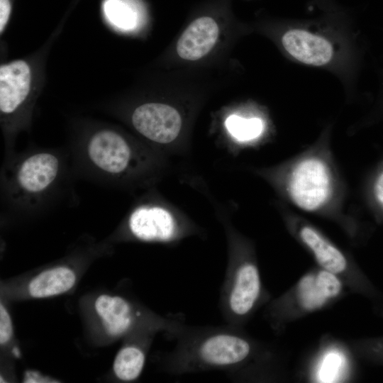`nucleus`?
I'll return each mask as SVG.
<instances>
[{
    "label": "nucleus",
    "mask_w": 383,
    "mask_h": 383,
    "mask_svg": "<svg viewBox=\"0 0 383 383\" xmlns=\"http://www.w3.org/2000/svg\"><path fill=\"white\" fill-rule=\"evenodd\" d=\"M279 41L294 62L332 73L348 93L355 89L363 50L345 9L323 12L314 18L288 21L280 30Z\"/></svg>",
    "instance_id": "nucleus-1"
},
{
    "label": "nucleus",
    "mask_w": 383,
    "mask_h": 383,
    "mask_svg": "<svg viewBox=\"0 0 383 383\" xmlns=\"http://www.w3.org/2000/svg\"><path fill=\"white\" fill-rule=\"evenodd\" d=\"M176 344L166 357V370L173 375L223 371L231 377L249 359L253 347L238 326L184 324L174 336Z\"/></svg>",
    "instance_id": "nucleus-2"
},
{
    "label": "nucleus",
    "mask_w": 383,
    "mask_h": 383,
    "mask_svg": "<svg viewBox=\"0 0 383 383\" xmlns=\"http://www.w3.org/2000/svg\"><path fill=\"white\" fill-rule=\"evenodd\" d=\"M331 129L326 127L311 148L293 159L286 172L287 196L305 212L333 210L340 202V180L328 153Z\"/></svg>",
    "instance_id": "nucleus-3"
},
{
    "label": "nucleus",
    "mask_w": 383,
    "mask_h": 383,
    "mask_svg": "<svg viewBox=\"0 0 383 383\" xmlns=\"http://www.w3.org/2000/svg\"><path fill=\"white\" fill-rule=\"evenodd\" d=\"M261 293L257 265L242 255L231 257L219 297V309L226 323L238 327L252 312Z\"/></svg>",
    "instance_id": "nucleus-4"
},
{
    "label": "nucleus",
    "mask_w": 383,
    "mask_h": 383,
    "mask_svg": "<svg viewBox=\"0 0 383 383\" xmlns=\"http://www.w3.org/2000/svg\"><path fill=\"white\" fill-rule=\"evenodd\" d=\"M87 154L94 166L109 175L118 176L129 167L131 147L119 133L109 129L94 133L87 145Z\"/></svg>",
    "instance_id": "nucleus-5"
},
{
    "label": "nucleus",
    "mask_w": 383,
    "mask_h": 383,
    "mask_svg": "<svg viewBox=\"0 0 383 383\" xmlns=\"http://www.w3.org/2000/svg\"><path fill=\"white\" fill-rule=\"evenodd\" d=\"M131 120L138 133L158 143L173 141L182 126L178 111L169 105L160 103H147L138 106Z\"/></svg>",
    "instance_id": "nucleus-6"
},
{
    "label": "nucleus",
    "mask_w": 383,
    "mask_h": 383,
    "mask_svg": "<svg viewBox=\"0 0 383 383\" xmlns=\"http://www.w3.org/2000/svg\"><path fill=\"white\" fill-rule=\"evenodd\" d=\"M131 233L145 241L170 242L176 240L181 229L172 215L158 206H142L135 209L128 220Z\"/></svg>",
    "instance_id": "nucleus-7"
},
{
    "label": "nucleus",
    "mask_w": 383,
    "mask_h": 383,
    "mask_svg": "<svg viewBox=\"0 0 383 383\" xmlns=\"http://www.w3.org/2000/svg\"><path fill=\"white\" fill-rule=\"evenodd\" d=\"M32 73L28 63L17 60L0 67V112L1 117L16 113L31 90Z\"/></svg>",
    "instance_id": "nucleus-8"
},
{
    "label": "nucleus",
    "mask_w": 383,
    "mask_h": 383,
    "mask_svg": "<svg viewBox=\"0 0 383 383\" xmlns=\"http://www.w3.org/2000/svg\"><path fill=\"white\" fill-rule=\"evenodd\" d=\"M58 157L48 152H36L23 160L18 167V187L28 194L46 191L55 181L60 170Z\"/></svg>",
    "instance_id": "nucleus-9"
},
{
    "label": "nucleus",
    "mask_w": 383,
    "mask_h": 383,
    "mask_svg": "<svg viewBox=\"0 0 383 383\" xmlns=\"http://www.w3.org/2000/svg\"><path fill=\"white\" fill-rule=\"evenodd\" d=\"M219 29L215 20L203 16L194 20L183 32L177 43L180 57L196 60L206 55L215 45Z\"/></svg>",
    "instance_id": "nucleus-10"
},
{
    "label": "nucleus",
    "mask_w": 383,
    "mask_h": 383,
    "mask_svg": "<svg viewBox=\"0 0 383 383\" xmlns=\"http://www.w3.org/2000/svg\"><path fill=\"white\" fill-rule=\"evenodd\" d=\"M95 309L103 319L106 331L112 335H119L130 331L143 316L121 296L101 295L95 301Z\"/></svg>",
    "instance_id": "nucleus-11"
},
{
    "label": "nucleus",
    "mask_w": 383,
    "mask_h": 383,
    "mask_svg": "<svg viewBox=\"0 0 383 383\" xmlns=\"http://www.w3.org/2000/svg\"><path fill=\"white\" fill-rule=\"evenodd\" d=\"M299 236L325 270L333 273L341 272L345 270L347 262L343 254L312 226H301Z\"/></svg>",
    "instance_id": "nucleus-12"
},
{
    "label": "nucleus",
    "mask_w": 383,
    "mask_h": 383,
    "mask_svg": "<svg viewBox=\"0 0 383 383\" xmlns=\"http://www.w3.org/2000/svg\"><path fill=\"white\" fill-rule=\"evenodd\" d=\"M75 279V274L69 268H53L35 277L29 284V292L36 298L62 294L73 287Z\"/></svg>",
    "instance_id": "nucleus-13"
},
{
    "label": "nucleus",
    "mask_w": 383,
    "mask_h": 383,
    "mask_svg": "<svg viewBox=\"0 0 383 383\" xmlns=\"http://www.w3.org/2000/svg\"><path fill=\"white\" fill-rule=\"evenodd\" d=\"M145 361L144 350L138 345H129L123 348L117 354L113 363V371L121 380H135L140 376Z\"/></svg>",
    "instance_id": "nucleus-14"
},
{
    "label": "nucleus",
    "mask_w": 383,
    "mask_h": 383,
    "mask_svg": "<svg viewBox=\"0 0 383 383\" xmlns=\"http://www.w3.org/2000/svg\"><path fill=\"white\" fill-rule=\"evenodd\" d=\"M225 125L229 133L240 142L258 139L265 128V122L260 117L245 118L235 114L226 118Z\"/></svg>",
    "instance_id": "nucleus-15"
},
{
    "label": "nucleus",
    "mask_w": 383,
    "mask_h": 383,
    "mask_svg": "<svg viewBox=\"0 0 383 383\" xmlns=\"http://www.w3.org/2000/svg\"><path fill=\"white\" fill-rule=\"evenodd\" d=\"M365 196L370 209L383 220V160L372 170L367 179Z\"/></svg>",
    "instance_id": "nucleus-16"
},
{
    "label": "nucleus",
    "mask_w": 383,
    "mask_h": 383,
    "mask_svg": "<svg viewBox=\"0 0 383 383\" xmlns=\"http://www.w3.org/2000/svg\"><path fill=\"white\" fill-rule=\"evenodd\" d=\"M104 13L110 23L118 28L129 30L136 24L134 11L121 0H108L104 4Z\"/></svg>",
    "instance_id": "nucleus-17"
},
{
    "label": "nucleus",
    "mask_w": 383,
    "mask_h": 383,
    "mask_svg": "<svg viewBox=\"0 0 383 383\" xmlns=\"http://www.w3.org/2000/svg\"><path fill=\"white\" fill-rule=\"evenodd\" d=\"M299 295L301 305L309 310L321 306L327 299L318 287L313 275H307L301 279Z\"/></svg>",
    "instance_id": "nucleus-18"
},
{
    "label": "nucleus",
    "mask_w": 383,
    "mask_h": 383,
    "mask_svg": "<svg viewBox=\"0 0 383 383\" xmlns=\"http://www.w3.org/2000/svg\"><path fill=\"white\" fill-rule=\"evenodd\" d=\"M316 283L326 299L336 296L341 289L340 282L334 273L326 270L318 274Z\"/></svg>",
    "instance_id": "nucleus-19"
},
{
    "label": "nucleus",
    "mask_w": 383,
    "mask_h": 383,
    "mask_svg": "<svg viewBox=\"0 0 383 383\" xmlns=\"http://www.w3.org/2000/svg\"><path fill=\"white\" fill-rule=\"evenodd\" d=\"M12 335V324L11 318L1 304L0 305V343H6Z\"/></svg>",
    "instance_id": "nucleus-20"
},
{
    "label": "nucleus",
    "mask_w": 383,
    "mask_h": 383,
    "mask_svg": "<svg viewBox=\"0 0 383 383\" xmlns=\"http://www.w3.org/2000/svg\"><path fill=\"white\" fill-rule=\"evenodd\" d=\"M340 358L335 354H330L325 359V362L322 365L321 376L323 379H329L333 378V374L338 370Z\"/></svg>",
    "instance_id": "nucleus-21"
},
{
    "label": "nucleus",
    "mask_w": 383,
    "mask_h": 383,
    "mask_svg": "<svg viewBox=\"0 0 383 383\" xmlns=\"http://www.w3.org/2000/svg\"><path fill=\"white\" fill-rule=\"evenodd\" d=\"M11 13L9 0H0V32L3 33L8 23Z\"/></svg>",
    "instance_id": "nucleus-22"
},
{
    "label": "nucleus",
    "mask_w": 383,
    "mask_h": 383,
    "mask_svg": "<svg viewBox=\"0 0 383 383\" xmlns=\"http://www.w3.org/2000/svg\"><path fill=\"white\" fill-rule=\"evenodd\" d=\"M323 12H338L343 10L335 0H313Z\"/></svg>",
    "instance_id": "nucleus-23"
},
{
    "label": "nucleus",
    "mask_w": 383,
    "mask_h": 383,
    "mask_svg": "<svg viewBox=\"0 0 383 383\" xmlns=\"http://www.w3.org/2000/svg\"><path fill=\"white\" fill-rule=\"evenodd\" d=\"M13 354L16 355V356H19V350L17 349V348H14L13 349Z\"/></svg>",
    "instance_id": "nucleus-24"
},
{
    "label": "nucleus",
    "mask_w": 383,
    "mask_h": 383,
    "mask_svg": "<svg viewBox=\"0 0 383 383\" xmlns=\"http://www.w3.org/2000/svg\"><path fill=\"white\" fill-rule=\"evenodd\" d=\"M382 104H383V94H382Z\"/></svg>",
    "instance_id": "nucleus-25"
}]
</instances>
